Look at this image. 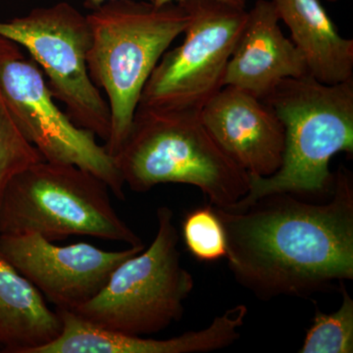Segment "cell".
I'll use <instances>...</instances> for the list:
<instances>
[{
    "instance_id": "obj_12",
    "label": "cell",
    "mask_w": 353,
    "mask_h": 353,
    "mask_svg": "<svg viewBox=\"0 0 353 353\" xmlns=\"http://www.w3.org/2000/svg\"><path fill=\"white\" fill-rule=\"evenodd\" d=\"M62 322L58 338L32 353H199L214 352L240 338L248 315L239 304L217 316L206 328L168 340H154L101 328L66 309L57 308Z\"/></svg>"
},
{
    "instance_id": "obj_7",
    "label": "cell",
    "mask_w": 353,
    "mask_h": 353,
    "mask_svg": "<svg viewBox=\"0 0 353 353\" xmlns=\"http://www.w3.org/2000/svg\"><path fill=\"white\" fill-rule=\"evenodd\" d=\"M0 36L29 51L41 69L53 99L62 102L76 126L108 141V101L88 75L92 32L87 16L67 2L39 7L23 17L0 22Z\"/></svg>"
},
{
    "instance_id": "obj_9",
    "label": "cell",
    "mask_w": 353,
    "mask_h": 353,
    "mask_svg": "<svg viewBox=\"0 0 353 353\" xmlns=\"http://www.w3.org/2000/svg\"><path fill=\"white\" fill-rule=\"evenodd\" d=\"M0 87L14 122L43 160L75 165L99 176L124 201V181L114 158L95 141V134L76 126L48 90L46 77L22 51L0 70Z\"/></svg>"
},
{
    "instance_id": "obj_10",
    "label": "cell",
    "mask_w": 353,
    "mask_h": 353,
    "mask_svg": "<svg viewBox=\"0 0 353 353\" xmlns=\"http://www.w3.org/2000/svg\"><path fill=\"white\" fill-rule=\"evenodd\" d=\"M143 250L145 245L106 252L88 243L57 245L37 234H0V256L66 310L97 296L118 265Z\"/></svg>"
},
{
    "instance_id": "obj_6",
    "label": "cell",
    "mask_w": 353,
    "mask_h": 353,
    "mask_svg": "<svg viewBox=\"0 0 353 353\" xmlns=\"http://www.w3.org/2000/svg\"><path fill=\"white\" fill-rule=\"evenodd\" d=\"M157 217L152 245L118 265L97 296L70 311L101 328L136 336L182 319L194 277L181 264L173 211L160 206Z\"/></svg>"
},
{
    "instance_id": "obj_13",
    "label": "cell",
    "mask_w": 353,
    "mask_h": 353,
    "mask_svg": "<svg viewBox=\"0 0 353 353\" xmlns=\"http://www.w3.org/2000/svg\"><path fill=\"white\" fill-rule=\"evenodd\" d=\"M272 0H257L236 44L223 87L241 88L264 99L279 83L288 78L309 76L303 55L279 25Z\"/></svg>"
},
{
    "instance_id": "obj_3",
    "label": "cell",
    "mask_w": 353,
    "mask_h": 353,
    "mask_svg": "<svg viewBox=\"0 0 353 353\" xmlns=\"http://www.w3.org/2000/svg\"><path fill=\"white\" fill-rule=\"evenodd\" d=\"M114 161L125 183L146 192L160 183L194 185L213 208H231L250 178L210 136L199 113L138 106Z\"/></svg>"
},
{
    "instance_id": "obj_21",
    "label": "cell",
    "mask_w": 353,
    "mask_h": 353,
    "mask_svg": "<svg viewBox=\"0 0 353 353\" xmlns=\"http://www.w3.org/2000/svg\"><path fill=\"white\" fill-rule=\"evenodd\" d=\"M325 1L331 2V3H333V2L339 1V0H325Z\"/></svg>"
},
{
    "instance_id": "obj_4",
    "label": "cell",
    "mask_w": 353,
    "mask_h": 353,
    "mask_svg": "<svg viewBox=\"0 0 353 353\" xmlns=\"http://www.w3.org/2000/svg\"><path fill=\"white\" fill-rule=\"evenodd\" d=\"M264 101L284 124L282 166L265 178L250 176L248 194L233 208L278 192L329 197L334 181L332 157L353 153V79L325 85L310 76L288 78Z\"/></svg>"
},
{
    "instance_id": "obj_11",
    "label": "cell",
    "mask_w": 353,
    "mask_h": 353,
    "mask_svg": "<svg viewBox=\"0 0 353 353\" xmlns=\"http://www.w3.org/2000/svg\"><path fill=\"white\" fill-rule=\"evenodd\" d=\"M199 116L221 150L248 175L265 178L282 166L284 124L264 99L227 85Z\"/></svg>"
},
{
    "instance_id": "obj_8",
    "label": "cell",
    "mask_w": 353,
    "mask_h": 353,
    "mask_svg": "<svg viewBox=\"0 0 353 353\" xmlns=\"http://www.w3.org/2000/svg\"><path fill=\"white\" fill-rule=\"evenodd\" d=\"M190 22L178 48L166 51L139 106L201 113L223 88L228 62L248 19L245 7L222 0H181Z\"/></svg>"
},
{
    "instance_id": "obj_20",
    "label": "cell",
    "mask_w": 353,
    "mask_h": 353,
    "mask_svg": "<svg viewBox=\"0 0 353 353\" xmlns=\"http://www.w3.org/2000/svg\"><path fill=\"white\" fill-rule=\"evenodd\" d=\"M106 1H110V0H87V6L94 9L95 7L101 6L102 3ZM148 1L154 2V0H148Z\"/></svg>"
},
{
    "instance_id": "obj_14",
    "label": "cell",
    "mask_w": 353,
    "mask_h": 353,
    "mask_svg": "<svg viewBox=\"0 0 353 353\" xmlns=\"http://www.w3.org/2000/svg\"><path fill=\"white\" fill-rule=\"evenodd\" d=\"M309 76L325 85L353 79V41L343 38L319 0H272Z\"/></svg>"
},
{
    "instance_id": "obj_15",
    "label": "cell",
    "mask_w": 353,
    "mask_h": 353,
    "mask_svg": "<svg viewBox=\"0 0 353 353\" xmlns=\"http://www.w3.org/2000/svg\"><path fill=\"white\" fill-rule=\"evenodd\" d=\"M62 331L57 311L43 294L0 256V347L3 352L32 353Z\"/></svg>"
},
{
    "instance_id": "obj_2",
    "label": "cell",
    "mask_w": 353,
    "mask_h": 353,
    "mask_svg": "<svg viewBox=\"0 0 353 353\" xmlns=\"http://www.w3.org/2000/svg\"><path fill=\"white\" fill-rule=\"evenodd\" d=\"M87 16L92 44L88 75L108 97L111 132L105 148L114 157L131 129L148 78L174 39L185 32L189 11L181 2L110 0Z\"/></svg>"
},
{
    "instance_id": "obj_16",
    "label": "cell",
    "mask_w": 353,
    "mask_h": 353,
    "mask_svg": "<svg viewBox=\"0 0 353 353\" xmlns=\"http://www.w3.org/2000/svg\"><path fill=\"white\" fill-rule=\"evenodd\" d=\"M21 52L19 46L0 36V70L7 60ZM43 160L38 150L24 138L14 122L0 87V203L14 176Z\"/></svg>"
},
{
    "instance_id": "obj_5",
    "label": "cell",
    "mask_w": 353,
    "mask_h": 353,
    "mask_svg": "<svg viewBox=\"0 0 353 353\" xmlns=\"http://www.w3.org/2000/svg\"><path fill=\"white\" fill-rule=\"evenodd\" d=\"M109 188L71 164L41 160L7 185L0 203V234H37L50 241L88 236L143 245L114 210Z\"/></svg>"
},
{
    "instance_id": "obj_17",
    "label": "cell",
    "mask_w": 353,
    "mask_h": 353,
    "mask_svg": "<svg viewBox=\"0 0 353 353\" xmlns=\"http://www.w3.org/2000/svg\"><path fill=\"white\" fill-rule=\"evenodd\" d=\"M341 282L343 301L331 314L316 307L312 326L306 334L301 353L353 352V299Z\"/></svg>"
},
{
    "instance_id": "obj_1",
    "label": "cell",
    "mask_w": 353,
    "mask_h": 353,
    "mask_svg": "<svg viewBox=\"0 0 353 353\" xmlns=\"http://www.w3.org/2000/svg\"><path fill=\"white\" fill-rule=\"evenodd\" d=\"M288 192L232 208H214L224 228L228 266L261 299L308 296L353 279V176L340 166L330 201Z\"/></svg>"
},
{
    "instance_id": "obj_18",
    "label": "cell",
    "mask_w": 353,
    "mask_h": 353,
    "mask_svg": "<svg viewBox=\"0 0 353 353\" xmlns=\"http://www.w3.org/2000/svg\"><path fill=\"white\" fill-rule=\"evenodd\" d=\"M183 236L188 250L199 261L213 262L226 257L224 228L213 206L189 213L183 220Z\"/></svg>"
},
{
    "instance_id": "obj_19",
    "label": "cell",
    "mask_w": 353,
    "mask_h": 353,
    "mask_svg": "<svg viewBox=\"0 0 353 353\" xmlns=\"http://www.w3.org/2000/svg\"><path fill=\"white\" fill-rule=\"evenodd\" d=\"M181 0H154L153 3L155 6H164V4L171 3V2H179ZM222 1L228 2V3L234 4V6L245 7L246 6V0H222Z\"/></svg>"
}]
</instances>
